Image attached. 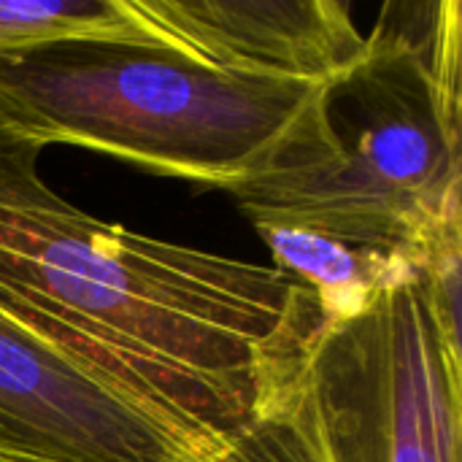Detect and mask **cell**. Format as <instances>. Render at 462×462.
Returning <instances> with one entry per match:
<instances>
[{"mask_svg":"<svg viewBox=\"0 0 462 462\" xmlns=\"http://www.w3.org/2000/svg\"><path fill=\"white\" fill-rule=\"evenodd\" d=\"M0 125V311L138 395L236 444L292 384L325 325L273 265L106 225Z\"/></svg>","mask_w":462,"mask_h":462,"instance_id":"6da1fadb","label":"cell"},{"mask_svg":"<svg viewBox=\"0 0 462 462\" xmlns=\"http://www.w3.org/2000/svg\"><path fill=\"white\" fill-rule=\"evenodd\" d=\"M254 227L273 254V268L314 292L325 322L352 319L382 292L420 276L401 257L355 246L311 227L282 222Z\"/></svg>","mask_w":462,"mask_h":462,"instance_id":"52a82bcc","label":"cell"},{"mask_svg":"<svg viewBox=\"0 0 462 462\" xmlns=\"http://www.w3.org/2000/svg\"><path fill=\"white\" fill-rule=\"evenodd\" d=\"M157 41L227 70L328 84L365 51L338 0H130Z\"/></svg>","mask_w":462,"mask_h":462,"instance_id":"8992f818","label":"cell"},{"mask_svg":"<svg viewBox=\"0 0 462 462\" xmlns=\"http://www.w3.org/2000/svg\"><path fill=\"white\" fill-rule=\"evenodd\" d=\"M322 87L227 70L149 32L84 35L0 54V125L227 192L303 152Z\"/></svg>","mask_w":462,"mask_h":462,"instance_id":"3957f363","label":"cell"},{"mask_svg":"<svg viewBox=\"0 0 462 462\" xmlns=\"http://www.w3.org/2000/svg\"><path fill=\"white\" fill-rule=\"evenodd\" d=\"M230 447L0 311V462H219Z\"/></svg>","mask_w":462,"mask_h":462,"instance_id":"5b68a950","label":"cell"},{"mask_svg":"<svg viewBox=\"0 0 462 462\" xmlns=\"http://www.w3.org/2000/svg\"><path fill=\"white\" fill-rule=\"evenodd\" d=\"M462 341L425 273L325 322L303 368L219 462H460Z\"/></svg>","mask_w":462,"mask_h":462,"instance_id":"277c9868","label":"cell"},{"mask_svg":"<svg viewBox=\"0 0 462 462\" xmlns=\"http://www.w3.org/2000/svg\"><path fill=\"white\" fill-rule=\"evenodd\" d=\"M252 225H300L428 273L462 254V5L387 3L322 87L306 157L227 189Z\"/></svg>","mask_w":462,"mask_h":462,"instance_id":"7a4b0ae2","label":"cell"},{"mask_svg":"<svg viewBox=\"0 0 462 462\" xmlns=\"http://www.w3.org/2000/svg\"><path fill=\"white\" fill-rule=\"evenodd\" d=\"M84 35H143L130 0H0V54Z\"/></svg>","mask_w":462,"mask_h":462,"instance_id":"ba28073f","label":"cell"}]
</instances>
